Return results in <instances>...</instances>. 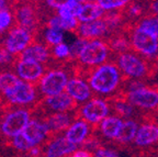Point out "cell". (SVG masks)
<instances>
[{"instance_id":"obj_30","label":"cell","mask_w":158,"mask_h":157,"mask_svg":"<svg viewBox=\"0 0 158 157\" xmlns=\"http://www.w3.org/2000/svg\"><path fill=\"white\" fill-rule=\"evenodd\" d=\"M45 39L48 42L49 44H54L55 46L60 43H63V40H64V32L60 31V30L57 29H51L48 30L45 33Z\"/></svg>"},{"instance_id":"obj_37","label":"cell","mask_w":158,"mask_h":157,"mask_svg":"<svg viewBox=\"0 0 158 157\" xmlns=\"http://www.w3.org/2000/svg\"><path fill=\"white\" fill-rule=\"evenodd\" d=\"M94 157H120L116 152L112 150H109V148H102L99 147L98 150L94 151Z\"/></svg>"},{"instance_id":"obj_11","label":"cell","mask_w":158,"mask_h":157,"mask_svg":"<svg viewBox=\"0 0 158 157\" xmlns=\"http://www.w3.org/2000/svg\"><path fill=\"white\" fill-rule=\"evenodd\" d=\"M134 142L139 147L151 146L158 143V125L153 122L141 125Z\"/></svg>"},{"instance_id":"obj_25","label":"cell","mask_w":158,"mask_h":157,"mask_svg":"<svg viewBox=\"0 0 158 157\" xmlns=\"http://www.w3.org/2000/svg\"><path fill=\"white\" fill-rule=\"evenodd\" d=\"M17 19L24 30H31L34 27V12L27 6L21 7L17 11Z\"/></svg>"},{"instance_id":"obj_28","label":"cell","mask_w":158,"mask_h":157,"mask_svg":"<svg viewBox=\"0 0 158 157\" xmlns=\"http://www.w3.org/2000/svg\"><path fill=\"white\" fill-rule=\"evenodd\" d=\"M20 81L21 80L11 73H2L0 74V90L3 93L7 92L15 88Z\"/></svg>"},{"instance_id":"obj_9","label":"cell","mask_w":158,"mask_h":157,"mask_svg":"<svg viewBox=\"0 0 158 157\" xmlns=\"http://www.w3.org/2000/svg\"><path fill=\"white\" fill-rule=\"evenodd\" d=\"M5 96L10 102L27 104L35 99V89L31 83L21 80L13 89L5 92Z\"/></svg>"},{"instance_id":"obj_44","label":"cell","mask_w":158,"mask_h":157,"mask_svg":"<svg viewBox=\"0 0 158 157\" xmlns=\"http://www.w3.org/2000/svg\"><path fill=\"white\" fill-rule=\"evenodd\" d=\"M155 70L158 73V59H157V62H156V64H155Z\"/></svg>"},{"instance_id":"obj_42","label":"cell","mask_w":158,"mask_h":157,"mask_svg":"<svg viewBox=\"0 0 158 157\" xmlns=\"http://www.w3.org/2000/svg\"><path fill=\"white\" fill-rule=\"evenodd\" d=\"M151 9L154 11L156 15H157V19H158V1H154V2L151 3Z\"/></svg>"},{"instance_id":"obj_34","label":"cell","mask_w":158,"mask_h":157,"mask_svg":"<svg viewBox=\"0 0 158 157\" xmlns=\"http://www.w3.org/2000/svg\"><path fill=\"white\" fill-rule=\"evenodd\" d=\"M87 42H88V41H86V40L82 39V37H79V39L75 40V41L73 42L72 44H70V46H69V51H70V57H72V58H75V57L80 56L82 49H84V47L86 46Z\"/></svg>"},{"instance_id":"obj_1","label":"cell","mask_w":158,"mask_h":157,"mask_svg":"<svg viewBox=\"0 0 158 157\" xmlns=\"http://www.w3.org/2000/svg\"><path fill=\"white\" fill-rule=\"evenodd\" d=\"M90 87L100 95H110L121 83L120 69L114 64H104L96 69L89 79Z\"/></svg>"},{"instance_id":"obj_13","label":"cell","mask_w":158,"mask_h":157,"mask_svg":"<svg viewBox=\"0 0 158 157\" xmlns=\"http://www.w3.org/2000/svg\"><path fill=\"white\" fill-rule=\"evenodd\" d=\"M17 73L23 80L35 81L43 75V67L36 62L20 61L17 66Z\"/></svg>"},{"instance_id":"obj_43","label":"cell","mask_w":158,"mask_h":157,"mask_svg":"<svg viewBox=\"0 0 158 157\" xmlns=\"http://www.w3.org/2000/svg\"><path fill=\"white\" fill-rule=\"evenodd\" d=\"M5 5H6V1H3V0H0V11H3Z\"/></svg>"},{"instance_id":"obj_21","label":"cell","mask_w":158,"mask_h":157,"mask_svg":"<svg viewBox=\"0 0 158 157\" xmlns=\"http://www.w3.org/2000/svg\"><path fill=\"white\" fill-rule=\"evenodd\" d=\"M48 57V51L45 46L39 44L27 46L21 54L22 61H32L36 63L45 62Z\"/></svg>"},{"instance_id":"obj_10","label":"cell","mask_w":158,"mask_h":157,"mask_svg":"<svg viewBox=\"0 0 158 157\" xmlns=\"http://www.w3.org/2000/svg\"><path fill=\"white\" fill-rule=\"evenodd\" d=\"M30 40L31 36L29 31L24 30L23 28L15 29L9 33L6 40V49H8L11 54L23 52L29 45Z\"/></svg>"},{"instance_id":"obj_38","label":"cell","mask_w":158,"mask_h":157,"mask_svg":"<svg viewBox=\"0 0 158 157\" xmlns=\"http://www.w3.org/2000/svg\"><path fill=\"white\" fill-rule=\"evenodd\" d=\"M142 11H143V7L141 5H137V3H131V7L127 8V13L128 17H139L142 15Z\"/></svg>"},{"instance_id":"obj_41","label":"cell","mask_w":158,"mask_h":157,"mask_svg":"<svg viewBox=\"0 0 158 157\" xmlns=\"http://www.w3.org/2000/svg\"><path fill=\"white\" fill-rule=\"evenodd\" d=\"M63 2H64V1H57V0H52V1H51V0H48V1H47V5L53 8H57V9H58V8L62 6Z\"/></svg>"},{"instance_id":"obj_31","label":"cell","mask_w":158,"mask_h":157,"mask_svg":"<svg viewBox=\"0 0 158 157\" xmlns=\"http://www.w3.org/2000/svg\"><path fill=\"white\" fill-rule=\"evenodd\" d=\"M110 44V47H111L113 51L115 52H121L122 53H125V51H127L130 47H131V44L130 42L123 36H118L112 39V41L109 43Z\"/></svg>"},{"instance_id":"obj_5","label":"cell","mask_w":158,"mask_h":157,"mask_svg":"<svg viewBox=\"0 0 158 157\" xmlns=\"http://www.w3.org/2000/svg\"><path fill=\"white\" fill-rule=\"evenodd\" d=\"M30 114L27 110L19 109L9 113L1 124V131L7 136H17L25 130L30 122Z\"/></svg>"},{"instance_id":"obj_20","label":"cell","mask_w":158,"mask_h":157,"mask_svg":"<svg viewBox=\"0 0 158 157\" xmlns=\"http://www.w3.org/2000/svg\"><path fill=\"white\" fill-rule=\"evenodd\" d=\"M103 15V9L98 5V2H85L78 15V20L82 23L94 22L99 20Z\"/></svg>"},{"instance_id":"obj_24","label":"cell","mask_w":158,"mask_h":157,"mask_svg":"<svg viewBox=\"0 0 158 157\" xmlns=\"http://www.w3.org/2000/svg\"><path fill=\"white\" fill-rule=\"evenodd\" d=\"M70 122H72V119H70V117L67 113L59 112L53 114L52 117H49L46 124L49 130L62 131L65 130V129L68 130L69 126H70Z\"/></svg>"},{"instance_id":"obj_39","label":"cell","mask_w":158,"mask_h":157,"mask_svg":"<svg viewBox=\"0 0 158 157\" xmlns=\"http://www.w3.org/2000/svg\"><path fill=\"white\" fill-rule=\"evenodd\" d=\"M11 58H12V54L8 49H0V64H6L11 61Z\"/></svg>"},{"instance_id":"obj_36","label":"cell","mask_w":158,"mask_h":157,"mask_svg":"<svg viewBox=\"0 0 158 157\" xmlns=\"http://www.w3.org/2000/svg\"><path fill=\"white\" fill-rule=\"evenodd\" d=\"M12 21V15L11 13L8 12L7 10H3V11H0V32L3 31L5 29H7L10 25Z\"/></svg>"},{"instance_id":"obj_45","label":"cell","mask_w":158,"mask_h":157,"mask_svg":"<svg viewBox=\"0 0 158 157\" xmlns=\"http://www.w3.org/2000/svg\"><path fill=\"white\" fill-rule=\"evenodd\" d=\"M157 157H158V156H157Z\"/></svg>"},{"instance_id":"obj_3","label":"cell","mask_w":158,"mask_h":157,"mask_svg":"<svg viewBox=\"0 0 158 157\" xmlns=\"http://www.w3.org/2000/svg\"><path fill=\"white\" fill-rule=\"evenodd\" d=\"M118 69L124 74V76L131 78H142L148 75V68L146 62L141 57L132 53H122L118 56Z\"/></svg>"},{"instance_id":"obj_12","label":"cell","mask_w":158,"mask_h":157,"mask_svg":"<svg viewBox=\"0 0 158 157\" xmlns=\"http://www.w3.org/2000/svg\"><path fill=\"white\" fill-rule=\"evenodd\" d=\"M66 92L72 97L74 100L84 102L91 97V89L88 83H85L82 79L73 78L68 80L66 86Z\"/></svg>"},{"instance_id":"obj_33","label":"cell","mask_w":158,"mask_h":157,"mask_svg":"<svg viewBox=\"0 0 158 157\" xmlns=\"http://www.w3.org/2000/svg\"><path fill=\"white\" fill-rule=\"evenodd\" d=\"M137 27L142 28L144 30H147L149 32L154 33L158 36V19L157 18H147V19L142 20L138 23Z\"/></svg>"},{"instance_id":"obj_23","label":"cell","mask_w":158,"mask_h":157,"mask_svg":"<svg viewBox=\"0 0 158 157\" xmlns=\"http://www.w3.org/2000/svg\"><path fill=\"white\" fill-rule=\"evenodd\" d=\"M82 1L79 0H67L62 3V6L57 9L58 15L65 19H76L78 18L79 12L82 8Z\"/></svg>"},{"instance_id":"obj_29","label":"cell","mask_w":158,"mask_h":157,"mask_svg":"<svg viewBox=\"0 0 158 157\" xmlns=\"http://www.w3.org/2000/svg\"><path fill=\"white\" fill-rule=\"evenodd\" d=\"M12 144L13 146H15L17 150L19 151H29V150H32L33 145L31 144V142L29 141V138L25 136L24 133H20V134H18L17 136H15L13 138V141H12Z\"/></svg>"},{"instance_id":"obj_16","label":"cell","mask_w":158,"mask_h":157,"mask_svg":"<svg viewBox=\"0 0 158 157\" xmlns=\"http://www.w3.org/2000/svg\"><path fill=\"white\" fill-rule=\"evenodd\" d=\"M109 31L108 24L104 20H97L94 22L82 23L79 27V34L82 39L88 37H99L104 35Z\"/></svg>"},{"instance_id":"obj_8","label":"cell","mask_w":158,"mask_h":157,"mask_svg":"<svg viewBox=\"0 0 158 157\" xmlns=\"http://www.w3.org/2000/svg\"><path fill=\"white\" fill-rule=\"evenodd\" d=\"M109 111H110V106L104 100L92 99L82 107L81 116L86 121L92 124H97L108 118Z\"/></svg>"},{"instance_id":"obj_26","label":"cell","mask_w":158,"mask_h":157,"mask_svg":"<svg viewBox=\"0 0 158 157\" xmlns=\"http://www.w3.org/2000/svg\"><path fill=\"white\" fill-rule=\"evenodd\" d=\"M111 108L118 114V118H128L134 113V107L126 100V98L124 100L114 99V101L111 103Z\"/></svg>"},{"instance_id":"obj_15","label":"cell","mask_w":158,"mask_h":157,"mask_svg":"<svg viewBox=\"0 0 158 157\" xmlns=\"http://www.w3.org/2000/svg\"><path fill=\"white\" fill-rule=\"evenodd\" d=\"M48 131L49 129L46 123H42L37 120H31L29 124L27 125L25 130L23 131V133L29 138L31 144L33 145V147H35L37 144H40L46 138Z\"/></svg>"},{"instance_id":"obj_32","label":"cell","mask_w":158,"mask_h":157,"mask_svg":"<svg viewBox=\"0 0 158 157\" xmlns=\"http://www.w3.org/2000/svg\"><path fill=\"white\" fill-rule=\"evenodd\" d=\"M97 2L103 10H114L127 5L130 3V1L127 0H98Z\"/></svg>"},{"instance_id":"obj_18","label":"cell","mask_w":158,"mask_h":157,"mask_svg":"<svg viewBox=\"0 0 158 157\" xmlns=\"http://www.w3.org/2000/svg\"><path fill=\"white\" fill-rule=\"evenodd\" d=\"M88 134L89 125L85 121H77L69 126V129L66 131L65 138L73 144L78 145L80 143H84L87 140Z\"/></svg>"},{"instance_id":"obj_19","label":"cell","mask_w":158,"mask_h":157,"mask_svg":"<svg viewBox=\"0 0 158 157\" xmlns=\"http://www.w3.org/2000/svg\"><path fill=\"white\" fill-rule=\"evenodd\" d=\"M122 125H123V122H122L121 118H118L116 116L108 117L100 124V131L104 138H110V140H115L120 131H121Z\"/></svg>"},{"instance_id":"obj_2","label":"cell","mask_w":158,"mask_h":157,"mask_svg":"<svg viewBox=\"0 0 158 157\" xmlns=\"http://www.w3.org/2000/svg\"><path fill=\"white\" fill-rule=\"evenodd\" d=\"M131 41L132 47L139 54L146 57L158 55V36L147 30L136 27L132 33Z\"/></svg>"},{"instance_id":"obj_35","label":"cell","mask_w":158,"mask_h":157,"mask_svg":"<svg viewBox=\"0 0 158 157\" xmlns=\"http://www.w3.org/2000/svg\"><path fill=\"white\" fill-rule=\"evenodd\" d=\"M54 54L58 58H66V57L70 56L69 46L65 43H60V44L56 45L54 47Z\"/></svg>"},{"instance_id":"obj_40","label":"cell","mask_w":158,"mask_h":157,"mask_svg":"<svg viewBox=\"0 0 158 157\" xmlns=\"http://www.w3.org/2000/svg\"><path fill=\"white\" fill-rule=\"evenodd\" d=\"M72 157H92L91 154L88 152V151H76V152L73 154Z\"/></svg>"},{"instance_id":"obj_22","label":"cell","mask_w":158,"mask_h":157,"mask_svg":"<svg viewBox=\"0 0 158 157\" xmlns=\"http://www.w3.org/2000/svg\"><path fill=\"white\" fill-rule=\"evenodd\" d=\"M138 129H139V126H138L137 122H135L134 120L125 121L122 125L121 131L118 133L115 141H118V143H122V144H127V143L132 142L133 140H135Z\"/></svg>"},{"instance_id":"obj_14","label":"cell","mask_w":158,"mask_h":157,"mask_svg":"<svg viewBox=\"0 0 158 157\" xmlns=\"http://www.w3.org/2000/svg\"><path fill=\"white\" fill-rule=\"evenodd\" d=\"M77 145L70 143L65 136H60L49 143L46 150V157H63L75 153Z\"/></svg>"},{"instance_id":"obj_17","label":"cell","mask_w":158,"mask_h":157,"mask_svg":"<svg viewBox=\"0 0 158 157\" xmlns=\"http://www.w3.org/2000/svg\"><path fill=\"white\" fill-rule=\"evenodd\" d=\"M45 103L52 110L58 111V113L70 110L75 107V100L67 92H62L52 97H47L45 99Z\"/></svg>"},{"instance_id":"obj_6","label":"cell","mask_w":158,"mask_h":157,"mask_svg":"<svg viewBox=\"0 0 158 157\" xmlns=\"http://www.w3.org/2000/svg\"><path fill=\"white\" fill-rule=\"evenodd\" d=\"M68 79L67 74L63 70H52L42 77L40 83V89L47 97H52L64 92Z\"/></svg>"},{"instance_id":"obj_7","label":"cell","mask_w":158,"mask_h":157,"mask_svg":"<svg viewBox=\"0 0 158 157\" xmlns=\"http://www.w3.org/2000/svg\"><path fill=\"white\" fill-rule=\"evenodd\" d=\"M126 100L133 107L142 109H155L158 107V91L153 88H143L127 92Z\"/></svg>"},{"instance_id":"obj_27","label":"cell","mask_w":158,"mask_h":157,"mask_svg":"<svg viewBox=\"0 0 158 157\" xmlns=\"http://www.w3.org/2000/svg\"><path fill=\"white\" fill-rule=\"evenodd\" d=\"M49 28L51 29H57L60 31H70L77 28V19H65V18L59 17H53L52 19L49 20Z\"/></svg>"},{"instance_id":"obj_4","label":"cell","mask_w":158,"mask_h":157,"mask_svg":"<svg viewBox=\"0 0 158 157\" xmlns=\"http://www.w3.org/2000/svg\"><path fill=\"white\" fill-rule=\"evenodd\" d=\"M109 45L100 40H91L87 42L86 46L82 49L79 59L82 64L94 66L102 64L106 61L109 56Z\"/></svg>"}]
</instances>
